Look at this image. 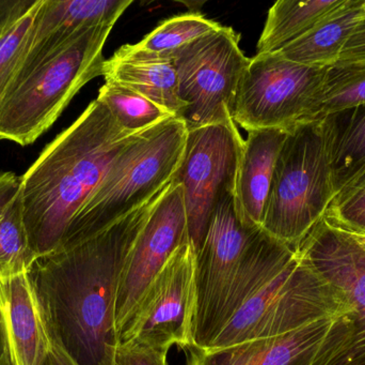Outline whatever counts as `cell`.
Returning <instances> with one entry per match:
<instances>
[{
  "label": "cell",
  "mask_w": 365,
  "mask_h": 365,
  "mask_svg": "<svg viewBox=\"0 0 365 365\" xmlns=\"http://www.w3.org/2000/svg\"><path fill=\"white\" fill-rule=\"evenodd\" d=\"M163 193L100 233L41 257L32 267L51 339L76 365H113L122 270Z\"/></svg>",
  "instance_id": "obj_1"
},
{
  "label": "cell",
  "mask_w": 365,
  "mask_h": 365,
  "mask_svg": "<svg viewBox=\"0 0 365 365\" xmlns=\"http://www.w3.org/2000/svg\"><path fill=\"white\" fill-rule=\"evenodd\" d=\"M139 134L120 128L96 99L45 146L21 176L24 220L38 259L61 246L75 216L93 196L118 156Z\"/></svg>",
  "instance_id": "obj_2"
},
{
  "label": "cell",
  "mask_w": 365,
  "mask_h": 365,
  "mask_svg": "<svg viewBox=\"0 0 365 365\" xmlns=\"http://www.w3.org/2000/svg\"><path fill=\"white\" fill-rule=\"evenodd\" d=\"M115 25L87 30L13 81L0 103V141L36 143L86 84L103 76V49Z\"/></svg>",
  "instance_id": "obj_3"
},
{
  "label": "cell",
  "mask_w": 365,
  "mask_h": 365,
  "mask_svg": "<svg viewBox=\"0 0 365 365\" xmlns=\"http://www.w3.org/2000/svg\"><path fill=\"white\" fill-rule=\"evenodd\" d=\"M187 133L186 124L178 117L140 133L115 159L93 196L71 223L60 246L100 233L162 194L181 164Z\"/></svg>",
  "instance_id": "obj_4"
},
{
  "label": "cell",
  "mask_w": 365,
  "mask_h": 365,
  "mask_svg": "<svg viewBox=\"0 0 365 365\" xmlns=\"http://www.w3.org/2000/svg\"><path fill=\"white\" fill-rule=\"evenodd\" d=\"M336 194L329 120L299 122L289 129L277 159L262 229L296 249Z\"/></svg>",
  "instance_id": "obj_5"
},
{
  "label": "cell",
  "mask_w": 365,
  "mask_h": 365,
  "mask_svg": "<svg viewBox=\"0 0 365 365\" xmlns=\"http://www.w3.org/2000/svg\"><path fill=\"white\" fill-rule=\"evenodd\" d=\"M351 311L339 291L298 254L255 293L205 349L274 338Z\"/></svg>",
  "instance_id": "obj_6"
},
{
  "label": "cell",
  "mask_w": 365,
  "mask_h": 365,
  "mask_svg": "<svg viewBox=\"0 0 365 365\" xmlns=\"http://www.w3.org/2000/svg\"><path fill=\"white\" fill-rule=\"evenodd\" d=\"M351 309L336 319L312 365L365 364V251L353 235L322 219L296 248Z\"/></svg>",
  "instance_id": "obj_7"
},
{
  "label": "cell",
  "mask_w": 365,
  "mask_h": 365,
  "mask_svg": "<svg viewBox=\"0 0 365 365\" xmlns=\"http://www.w3.org/2000/svg\"><path fill=\"white\" fill-rule=\"evenodd\" d=\"M179 96L186 104L181 119L187 130L233 122L238 86L250 58L231 27L206 34L173 56Z\"/></svg>",
  "instance_id": "obj_8"
},
{
  "label": "cell",
  "mask_w": 365,
  "mask_h": 365,
  "mask_svg": "<svg viewBox=\"0 0 365 365\" xmlns=\"http://www.w3.org/2000/svg\"><path fill=\"white\" fill-rule=\"evenodd\" d=\"M329 66L291 61L279 53L250 58L238 86L233 120L249 131L289 130L308 121Z\"/></svg>",
  "instance_id": "obj_9"
},
{
  "label": "cell",
  "mask_w": 365,
  "mask_h": 365,
  "mask_svg": "<svg viewBox=\"0 0 365 365\" xmlns=\"http://www.w3.org/2000/svg\"><path fill=\"white\" fill-rule=\"evenodd\" d=\"M242 141L234 121L187 133L181 164L173 181L182 186L188 237L195 253L203 244L221 194L235 186Z\"/></svg>",
  "instance_id": "obj_10"
},
{
  "label": "cell",
  "mask_w": 365,
  "mask_h": 365,
  "mask_svg": "<svg viewBox=\"0 0 365 365\" xmlns=\"http://www.w3.org/2000/svg\"><path fill=\"white\" fill-rule=\"evenodd\" d=\"M197 253L190 241L177 249L148 287L119 342L185 349L193 346Z\"/></svg>",
  "instance_id": "obj_11"
},
{
  "label": "cell",
  "mask_w": 365,
  "mask_h": 365,
  "mask_svg": "<svg viewBox=\"0 0 365 365\" xmlns=\"http://www.w3.org/2000/svg\"><path fill=\"white\" fill-rule=\"evenodd\" d=\"M238 214L235 186L221 194L195 259V306L193 347L205 349L212 342V326L223 298L242 265L255 231Z\"/></svg>",
  "instance_id": "obj_12"
},
{
  "label": "cell",
  "mask_w": 365,
  "mask_h": 365,
  "mask_svg": "<svg viewBox=\"0 0 365 365\" xmlns=\"http://www.w3.org/2000/svg\"><path fill=\"white\" fill-rule=\"evenodd\" d=\"M187 241L190 240L184 195L182 186L173 181L139 233L122 270L115 298L118 342L152 281Z\"/></svg>",
  "instance_id": "obj_13"
},
{
  "label": "cell",
  "mask_w": 365,
  "mask_h": 365,
  "mask_svg": "<svg viewBox=\"0 0 365 365\" xmlns=\"http://www.w3.org/2000/svg\"><path fill=\"white\" fill-rule=\"evenodd\" d=\"M132 4L133 0H42L14 79L29 72L87 30L117 23Z\"/></svg>",
  "instance_id": "obj_14"
},
{
  "label": "cell",
  "mask_w": 365,
  "mask_h": 365,
  "mask_svg": "<svg viewBox=\"0 0 365 365\" xmlns=\"http://www.w3.org/2000/svg\"><path fill=\"white\" fill-rule=\"evenodd\" d=\"M340 317V316H339ZM339 317L322 319L274 338L216 349H185L187 365H312Z\"/></svg>",
  "instance_id": "obj_15"
},
{
  "label": "cell",
  "mask_w": 365,
  "mask_h": 365,
  "mask_svg": "<svg viewBox=\"0 0 365 365\" xmlns=\"http://www.w3.org/2000/svg\"><path fill=\"white\" fill-rule=\"evenodd\" d=\"M0 312L12 365H45L53 339L29 271L0 279Z\"/></svg>",
  "instance_id": "obj_16"
},
{
  "label": "cell",
  "mask_w": 365,
  "mask_h": 365,
  "mask_svg": "<svg viewBox=\"0 0 365 365\" xmlns=\"http://www.w3.org/2000/svg\"><path fill=\"white\" fill-rule=\"evenodd\" d=\"M287 132L283 129H259L249 131L242 141L235 181L236 204L240 218L252 229H262L277 159Z\"/></svg>",
  "instance_id": "obj_17"
},
{
  "label": "cell",
  "mask_w": 365,
  "mask_h": 365,
  "mask_svg": "<svg viewBox=\"0 0 365 365\" xmlns=\"http://www.w3.org/2000/svg\"><path fill=\"white\" fill-rule=\"evenodd\" d=\"M105 81H115L181 117L186 104L179 96V79L173 59L145 55L130 44L120 47L103 64Z\"/></svg>",
  "instance_id": "obj_18"
},
{
  "label": "cell",
  "mask_w": 365,
  "mask_h": 365,
  "mask_svg": "<svg viewBox=\"0 0 365 365\" xmlns=\"http://www.w3.org/2000/svg\"><path fill=\"white\" fill-rule=\"evenodd\" d=\"M365 0H343L312 29L276 53L297 64L331 66L338 64L354 30L364 19Z\"/></svg>",
  "instance_id": "obj_19"
},
{
  "label": "cell",
  "mask_w": 365,
  "mask_h": 365,
  "mask_svg": "<svg viewBox=\"0 0 365 365\" xmlns=\"http://www.w3.org/2000/svg\"><path fill=\"white\" fill-rule=\"evenodd\" d=\"M343 0H279L268 11L257 54L276 53L312 29Z\"/></svg>",
  "instance_id": "obj_20"
},
{
  "label": "cell",
  "mask_w": 365,
  "mask_h": 365,
  "mask_svg": "<svg viewBox=\"0 0 365 365\" xmlns=\"http://www.w3.org/2000/svg\"><path fill=\"white\" fill-rule=\"evenodd\" d=\"M327 118L331 136L332 174L338 193L365 173V103Z\"/></svg>",
  "instance_id": "obj_21"
},
{
  "label": "cell",
  "mask_w": 365,
  "mask_h": 365,
  "mask_svg": "<svg viewBox=\"0 0 365 365\" xmlns=\"http://www.w3.org/2000/svg\"><path fill=\"white\" fill-rule=\"evenodd\" d=\"M365 103V61L328 68L309 120L321 119Z\"/></svg>",
  "instance_id": "obj_22"
},
{
  "label": "cell",
  "mask_w": 365,
  "mask_h": 365,
  "mask_svg": "<svg viewBox=\"0 0 365 365\" xmlns=\"http://www.w3.org/2000/svg\"><path fill=\"white\" fill-rule=\"evenodd\" d=\"M98 100L107 107L120 128L133 134L175 117L149 99L115 81H105Z\"/></svg>",
  "instance_id": "obj_23"
},
{
  "label": "cell",
  "mask_w": 365,
  "mask_h": 365,
  "mask_svg": "<svg viewBox=\"0 0 365 365\" xmlns=\"http://www.w3.org/2000/svg\"><path fill=\"white\" fill-rule=\"evenodd\" d=\"M220 24L208 19L199 12H189L166 19L133 49L145 55L170 57L189 43L220 29Z\"/></svg>",
  "instance_id": "obj_24"
},
{
  "label": "cell",
  "mask_w": 365,
  "mask_h": 365,
  "mask_svg": "<svg viewBox=\"0 0 365 365\" xmlns=\"http://www.w3.org/2000/svg\"><path fill=\"white\" fill-rule=\"evenodd\" d=\"M36 261L38 257L32 250L24 220L19 191L0 219V279L30 272Z\"/></svg>",
  "instance_id": "obj_25"
},
{
  "label": "cell",
  "mask_w": 365,
  "mask_h": 365,
  "mask_svg": "<svg viewBox=\"0 0 365 365\" xmlns=\"http://www.w3.org/2000/svg\"><path fill=\"white\" fill-rule=\"evenodd\" d=\"M324 219L346 233L365 236V173L334 195Z\"/></svg>",
  "instance_id": "obj_26"
},
{
  "label": "cell",
  "mask_w": 365,
  "mask_h": 365,
  "mask_svg": "<svg viewBox=\"0 0 365 365\" xmlns=\"http://www.w3.org/2000/svg\"><path fill=\"white\" fill-rule=\"evenodd\" d=\"M42 0L24 17L6 36L0 40V103L12 84L29 41L32 23Z\"/></svg>",
  "instance_id": "obj_27"
},
{
  "label": "cell",
  "mask_w": 365,
  "mask_h": 365,
  "mask_svg": "<svg viewBox=\"0 0 365 365\" xmlns=\"http://www.w3.org/2000/svg\"><path fill=\"white\" fill-rule=\"evenodd\" d=\"M169 349L134 340L118 343L113 365H169Z\"/></svg>",
  "instance_id": "obj_28"
},
{
  "label": "cell",
  "mask_w": 365,
  "mask_h": 365,
  "mask_svg": "<svg viewBox=\"0 0 365 365\" xmlns=\"http://www.w3.org/2000/svg\"><path fill=\"white\" fill-rule=\"evenodd\" d=\"M38 2V0H0V40L27 16Z\"/></svg>",
  "instance_id": "obj_29"
},
{
  "label": "cell",
  "mask_w": 365,
  "mask_h": 365,
  "mask_svg": "<svg viewBox=\"0 0 365 365\" xmlns=\"http://www.w3.org/2000/svg\"><path fill=\"white\" fill-rule=\"evenodd\" d=\"M359 61H365V19H362L354 30L341 53L338 64Z\"/></svg>",
  "instance_id": "obj_30"
},
{
  "label": "cell",
  "mask_w": 365,
  "mask_h": 365,
  "mask_svg": "<svg viewBox=\"0 0 365 365\" xmlns=\"http://www.w3.org/2000/svg\"><path fill=\"white\" fill-rule=\"evenodd\" d=\"M21 179L11 171L0 173V219L21 191Z\"/></svg>",
  "instance_id": "obj_31"
},
{
  "label": "cell",
  "mask_w": 365,
  "mask_h": 365,
  "mask_svg": "<svg viewBox=\"0 0 365 365\" xmlns=\"http://www.w3.org/2000/svg\"><path fill=\"white\" fill-rule=\"evenodd\" d=\"M45 365H76V364L68 357L62 347L53 340V347Z\"/></svg>",
  "instance_id": "obj_32"
},
{
  "label": "cell",
  "mask_w": 365,
  "mask_h": 365,
  "mask_svg": "<svg viewBox=\"0 0 365 365\" xmlns=\"http://www.w3.org/2000/svg\"><path fill=\"white\" fill-rule=\"evenodd\" d=\"M0 365H12L4 319L0 312Z\"/></svg>",
  "instance_id": "obj_33"
},
{
  "label": "cell",
  "mask_w": 365,
  "mask_h": 365,
  "mask_svg": "<svg viewBox=\"0 0 365 365\" xmlns=\"http://www.w3.org/2000/svg\"><path fill=\"white\" fill-rule=\"evenodd\" d=\"M351 235H353V234H351ZM353 237L355 238L358 244L365 251V236L353 235Z\"/></svg>",
  "instance_id": "obj_34"
},
{
  "label": "cell",
  "mask_w": 365,
  "mask_h": 365,
  "mask_svg": "<svg viewBox=\"0 0 365 365\" xmlns=\"http://www.w3.org/2000/svg\"><path fill=\"white\" fill-rule=\"evenodd\" d=\"M364 19H365V1H364Z\"/></svg>",
  "instance_id": "obj_35"
},
{
  "label": "cell",
  "mask_w": 365,
  "mask_h": 365,
  "mask_svg": "<svg viewBox=\"0 0 365 365\" xmlns=\"http://www.w3.org/2000/svg\"><path fill=\"white\" fill-rule=\"evenodd\" d=\"M362 365H365V364H362Z\"/></svg>",
  "instance_id": "obj_36"
}]
</instances>
